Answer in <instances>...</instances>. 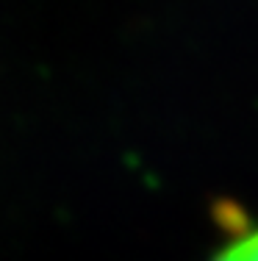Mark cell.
Returning <instances> with one entry per match:
<instances>
[{
  "instance_id": "cell-1",
  "label": "cell",
  "mask_w": 258,
  "mask_h": 261,
  "mask_svg": "<svg viewBox=\"0 0 258 261\" xmlns=\"http://www.w3.org/2000/svg\"><path fill=\"white\" fill-rule=\"evenodd\" d=\"M211 261H258V225L236 233Z\"/></svg>"
}]
</instances>
